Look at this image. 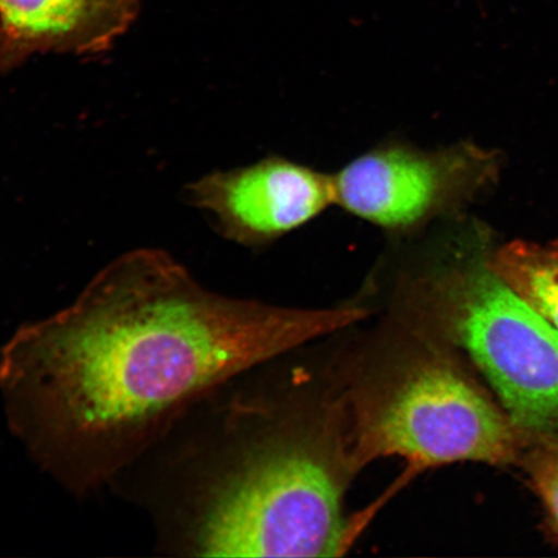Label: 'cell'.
<instances>
[{"label": "cell", "mask_w": 558, "mask_h": 558, "mask_svg": "<svg viewBox=\"0 0 558 558\" xmlns=\"http://www.w3.org/2000/svg\"><path fill=\"white\" fill-rule=\"evenodd\" d=\"M494 230L460 215L415 269L396 303L411 327L462 348L521 435L558 429V329L493 265Z\"/></svg>", "instance_id": "3957f363"}, {"label": "cell", "mask_w": 558, "mask_h": 558, "mask_svg": "<svg viewBox=\"0 0 558 558\" xmlns=\"http://www.w3.org/2000/svg\"><path fill=\"white\" fill-rule=\"evenodd\" d=\"M214 294L158 250L102 269L68 308L0 351L12 434L75 494L121 476L209 390L365 318Z\"/></svg>", "instance_id": "6da1fadb"}, {"label": "cell", "mask_w": 558, "mask_h": 558, "mask_svg": "<svg viewBox=\"0 0 558 558\" xmlns=\"http://www.w3.org/2000/svg\"><path fill=\"white\" fill-rule=\"evenodd\" d=\"M530 478L558 533V439L539 444L526 458Z\"/></svg>", "instance_id": "9c48e42d"}, {"label": "cell", "mask_w": 558, "mask_h": 558, "mask_svg": "<svg viewBox=\"0 0 558 558\" xmlns=\"http://www.w3.org/2000/svg\"><path fill=\"white\" fill-rule=\"evenodd\" d=\"M409 331L369 360L337 403L352 472L387 457L424 466L514 462L520 432L453 362L448 345Z\"/></svg>", "instance_id": "277c9868"}, {"label": "cell", "mask_w": 558, "mask_h": 558, "mask_svg": "<svg viewBox=\"0 0 558 558\" xmlns=\"http://www.w3.org/2000/svg\"><path fill=\"white\" fill-rule=\"evenodd\" d=\"M492 260L505 281L558 329V240L498 244Z\"/></svg>", "instance_id": "ba28073f"}, {"label": "cell", "mask_w": 558, "mask_h": 558, "mask_svg": "<svg viewBox=\"0 0 558 558\" xmlns=\"http://www.w3.org/2000/svg\"><path fill=\"white\" fill-rule=\"evenodd\" d=\"M199 477L170 478L165 546L207 557H326L343 548L348 464L337 410L288 424Z\"/></svg>", "instance_id": "7a4b0ae2"}, {"label": "cell", "mask_w": 558, "mask_h": 558, "mask_svg": "<svg viewBox=\"0 0 558 558\" xmlns=\"http://www.w3.org/2000/svg\"><path fill=\"white\" fill-rule=\"evenodd\" d=\"M137 15V0H0V73L39 53L108 52Z\"/></svg>", "instance_id": "52a82bcc"}, {"label": "cell", "mask_w": 558, "mask_h": 558, "mask_svg": "<svg viewBox=\"0 0 558 558\" xmlns=\"http://www.w3.org/2000/svg\"><path fill=\"white\" fill-rule=\"evenodd\" d=\"M187 191L228 240L250 247L281 239L335 205L332 174L279 157L209 173Z\"/></svg>", "instance_id": "8992f818"}, {"label": "cell", "mask_w": 558, "mask_h": 558, "mask_svg": "<svg viewBox=\"0 0 558 558\" xmlns=\"http://www.w3.org/2000/svg\"><path fill=\"white\" fill-rule=\"evenodd\" d=\"M501 167L498 150L470 142L437 150L384 144L332 174L335 205L400 239L463 215L497 185Z\"/></svg>", "instance_id": "5b68a950"}]
</instances>
